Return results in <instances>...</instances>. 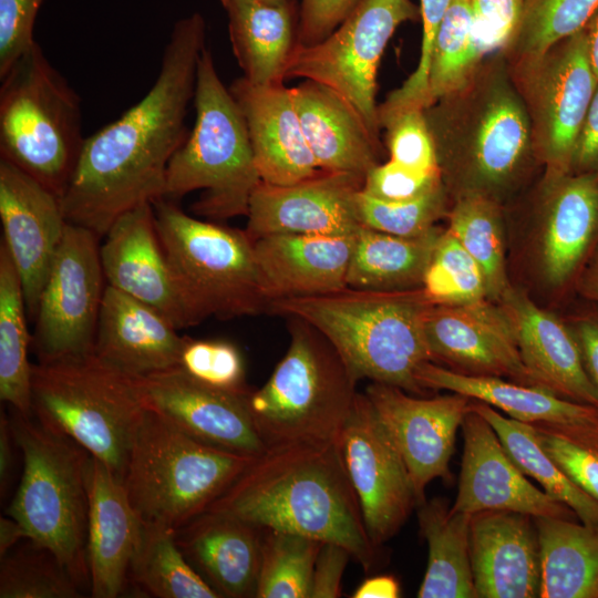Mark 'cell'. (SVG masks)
<instances>
[{
    "mask_svg": "<svg viewBox=\"0 0 598 598\" xmlns=\"http://www.w3.org/2000/svg\"><path fill=\"white\" fill-rule=\"evenodd\" d=\"M205 47L206 22L199 12L174 23L150 90L85 137L60 197L68 223L101 238L124 213L164 197L169 161L188 134L185 121Z\"/></svg>",
    "mask_w": 598,
    "mask_h": 598,
    "instance_id": "6da1fadb",
    "label": "cell"
},
{
    "mask_svg": "<svg viewBox=\"0 0 598 598\" xmlns=\"http://www.w3.org/2000/svg\"><path fill=\"white\" fill-rule=\"evenodd\" d=\"M207 511L341 545L367 571L377 560L339 443L268 448Z\"/></svg>",
    "mask_w": 598,
    "mask_h": 598,
    "instance_id": "7a4b0ae2",
    "label": "cell"
},
{
    "mask_svg": "<svg viewBox=\"0 0 598 598\" xmlns=\"http://www.w3.org/2000/svg\"><path fill=\"white\" fill-rule=\"evenodd\" d=\"M441 177L456 196L497 200L520 175L532 151L529 115L503 65H481L462 89L423 110Z\"/></svg>",
    "mask_w": 598,
    "mask_h": 598,
    "instance_id": "3957f363",
    "label": "cell"
},
{
    "mask_svg": "<svg viewBox=\"0 0 598 598\" xmlns=\"http://www.w3.org/2000/svg\"><path fill=\"white\" fill-rule=\"evenodd\" d=\"M434 303L422 287L406 290H341L270 302L269 313L299 318L338 351L354 378L425 391L417 369L432 362L424 323Z\"/></svg>",
    "mask_w": 598,
    "mask_h": 598,
    "instance_id": "277c9868",
    "label": "cell"
},
{
    "mask_svg": "<svg viewBox=\"0 0 598 598\" xmlns=\"http://www.w3.org/2000/svg\"><path fill=\"white\" fill-rule=\"evenodd\" d=\"M152 204L185 328L210 317L269 313L254 243L245 230L192 217L171 199Z\"/></svg>",
    "mask_w": 598,
    "mask_h": 598,
    "instance_id": "5b68a950",
    "label": "cell"
},
{
    "mask_svg": "<svg viewBox=\"0 0 598 598\" xmlns=\"http://www.w3.org/2000/svg\"><path fill=\"white\" fill-rule=\"evenodd\" d=\"M23 470L7 514L28 540L48 549L74 581L90 586L87 472L92 455L72 439L14 411L10 419Z\"/></svg>",
    "mask_w": 598,
    "mask_h": 598,
    "instance_id": "8992f818",
    "label": "cell"
},
{
    "mask_svg": "<svg viewBox=\"0 0 598 598\" xmlns=\"http://www.w3.org/2000/svg\"><path fill=\"white\" fill-rule=\"evenodd\" d=\"M256 458L198 440L146 406L122 483L143 523L177 530L206 512Z\"/></svg>",
    "mask_w": 598,
    "mask_h": 598,
    "instance_id": "52a82bcc",
    "label": "cell"
},
{
    "mask_svg": "<svg viewBox=\"0 0 598 598\" xmlns=\"http://www.w3.org/2000/svg\"><path fill=\"white\" fill-rule=\"evenodd\" d=\"M193 102L194 126L169 161L163 198L203 189L192 206L196 215L212 221L247 216L261 181L244 116L207 47L198 61Z\"/></svg>",
    "mask_w": 598,
    "mask_h": 598,
    "instance_id": "ba28073f",
    "label": "cell"
},
{
    "mask_svg": "<svg viewBox=\"0 0 598 598\" xmlns=\"http://www.w3.org/2000/svg\"><path fill=\"white\" fill-rule=\"evenodd\" d=\"M288 319L286 354L268 381L248 396L256 430L268 448L339 443L358 380L320 331L299 318Z\"/></svg>",
    "mask_w": 598,
    "mask_h": 598,
    "instance_id": "9c48e42d",
    "label": "cell"
},
{
    "mask_svg": "<svg viewBox=\"0 0 598 598\" xmlns=\"http://www.w3.org/2000/svg\"><path fill=\"white\" fill-rule=\"evenodd\" d=\"M32 415L100 461L123 482L146 405L138 381L94 353L32 364Z\"/></svg>",
    "mask_w": 598,
    "mask_h": 598,
    "instance_id": "30bf717a",
    "label": "cell"
},
{
    "mask_svg": "<svg viewBox=\"0 0 598 598\" xmlns=\"http://www.w3.org/2000/svg\"><path fill=\"white\" fill-rule=\"evenodd\" d=\"M0 80V159L61 197L85 140L76 92L37 42Z\"/></svg>",
    "mask_w": 598,
    "mask_h": 598,
    "instance_id": "8fae6325",
    "label": "cell"
},
{
    "mask_svg": "<svg viewBox=\"0 0 598 598\" xmlns=\"http://www.w3.org/2000/svg\"><path fill=\"white\" fill-rule=\"evenodd\" d=\"M420 19V7L412 0H360L327 38L311 45L296 43L286 79L300 78L332 89L380 141L375 97L380 61L395 30Z\"/></svg>",
    "mask_w": 598,
    "mask_h": 598,
    "instance_id": "7c38bea8",
    "label": "cell"
},
{
    "mask_svg": "<svg viewBox=\"0 0 598 598\" xmlns=\"http://www.w3.org/2000/svg\"><path fill=\"white\" fill-rule=\"evenodd\" d=\"M534 151L546 167L545 184L573 171L574 154L598 85L584 30L539 56L518 61Z\"/></svg>",
    "mask_w": 598,
    "mask_h": 598,
    "instance_id": "4fadbf2b",
    "label": "cell"
},
{
    "mask_svg": "<svg viewBox=\"0 0 598 598\" xmlns=\"http://www.w3.org/2000/svg\"><path fill=\"white\" fill-rule=\"evenodd\" d=\"M100 237L68 223L39 298L31 347L38 362L93 353L106 280Z\"/></svg>",
    "mask_w": 598,
    "mask_h": 598,
    "instance_id": "5bb4252c",
    "label": "cell"
},
{
    "mask_svg": "<svg viewBox=\"0 0 598 598\" xmlns=\"http://www.w3.org/2000/svg\"><path fill=\"white\" fill-rule=\"evenodd\" d=\"M344 466L375 547L394 537L417 501L404 460L365 393H358L340 435Z\"/></svg>",
    "mask_w": 598,
    "mask_h": 598,
    "instance_id": "9a60e30c",
    "label": "cell"
},
{
    "mask_svg": "<svg viewBox=\"0 0 598 598\" xmlns=\"http://www.w3.org/2000/svg\"><path fill=\"white\" fill-rule=\"evenodd\" d=\"M364 393L404 460L420 506L426 501L430 482L436 478L446 484L453 482L450 463L471 399L454 392L416 398L401 388L379 382H371Z\"/></svg>",
    "mask_w": 598,
    "mask_h": 598,
    "instance_id": "2e32d148",
    "label": "cell"
},
{
    "mask_svg": "<svg viewBox=\"0 0 598 598\" xmlns=\"http://www.w3.org/2000/svg\"><path fill=\"white\" fill-rule=\"evenodd\" d=\"M424 331L434 363L443 362L447 369L463 374L538 386L522 360L508 317L487 298L434 305L426 316Z\"/></svg>",
    "mask_w": 598,
    "mask_h": 598,
    "instance_id": "e0dca14e",
    "label": "cell"
},
{
    "mask_svg": "<svg viewBox=\"0 0 598 598\" xmlns=\"http://www.w3.org/2000/svg\"><path fill=\"white\" fill-rule=\"evenodd\" d=\"M137 381L145 405L189 435L255 457L268 450L249 411L251 390L238 392L214 388L178 367Z\"/></svg>",
    "mask_w": 598,
    "mask_h": 598,
    "instance_id": "ac0fdd59",
    "label": "cell"
},
{
    "mask_svg": "<svg viewBox=\"0 0 598 598\" xmlns=\"http://www.w3.org/2000/svg\"><path fill=\"white\" fill-rule=\"evenodd\" d=\"M461 429L464 446L457 493L451 506L454 512L473 515L496 509L578 519L567 505L530 483L480 413L470 408Z\"/></svg>",
    "mask_w": 598,
    "mask_h": 598,
    "instance_id": "d6986e66",
    "label": "cell"
},
{
    "mask_svg": "<svg viewBox=\"0 0 598 598\" xmlns=\"http://www.w3.org/2000/svg\"><path fill=\"white\" fill-rule=\"evenodd\" d=\"M363 182L323 171L291 185L260 182L250 197L245 231L251 240L274 234L357 235L363 227L355 205Z\"/></svg>",
    "mask_w": 598,
    "mask_h": 598,
    "instance_id": "ffe728a7",
    "label": "cell"
},
{
    "mask_svg": "<svg viewBox=\"0 0 598 598\" xmlns=\"http://www.w3.org/2000/svg\"><path fill=\"white\" fill-rule=\"evenodd\" d=\"M0 218L2 243L18 270L28 316L34 319L68 224L60 197L14 165L0 159Z\"/></svg>",
    "mask_w": 598,
    "mask_h": 598,
    "instance_id": "44dd1931",
    "label": "cell"
},
{
    "mask_svg": "<svg viewBox=\"0 0 598 598\" xmlns=\"http://www.w3.org/2000/svg\"><path fill=\"white\" fill-rule=\"evenodd\" d=\"M229 91L244 116L260 181L291 185L321 172L283 84L255 85L243 76Z\"/></svg>",
    "mask_w": 598,
    "mask_h": 598,
    "instance_id": "7402d4cb",
    "label": "cell"
},
{
    "mask_svg": "<svg viewBox=\"0 0 598 598\" xmlns=\"http://www.w3.org/2000/svg\"><path fill=\"white\" fill-rule=\"evenodd\" d=\"M471 561L478 598H535L540 555L534 518L511 511L472 515Z\"/></svg>",
    "mask_w": 598,
    "mask_h": 598,
    "instance_id": "603a6c76",
    "label": "cell"
},
{
    "mask_svg": "<svg viewBox=\"0 0 598 598\" xmlns=\"http://www.w3.org/2000/svg\"><path fill=\"white\" fill-rule=\"evenodd\" d=\"M100 258L106 285L153 307L176 329L185 328L152 203L130 209L112 224Z\"/></svg>",
    "mask_w": 598,
    "mask_h": 598,
    "instance_id": "cb8c5ba5",
    "label": "cell"
},
{
    "mask_svg": "<svg viewBox=\"0 0 598 598\" xmlns=\"http://www.w3.org/2000/svg\"><path fill=\"white\" fill-rule=\"evenodd\" d=\"M497 302L509 319L522 360L537 385L564 399L598 408V391L585 370L567 322L512 286Z\"/></svg>",
    "mask_w": 598,
    "mask_h": 598,
    "instance_id": "d4e9b609",
    "label": "cell"
},
{
    "mask_svg": "<svg viewBox=\"0 0 598 598\" xmlns=\"http://www.w3.org/2000/svg\"><path fill=\"white\" fill-rule=\"evenodd\" d=\"M538 234L544 278L554 288L575 281L598 241V173H569L545 184Z\"/></svg>",
    "mask_w": 598,
    "mask_h": 598,
    "instance_id": "484cf974",
    "label": "cell"
},
{
    "mask_svg": "<svg viewBox=\"0 0 598 598\" xmlns=\"http://www.w3.org/2000/svg\"><path fill=\"white\" fill-rule=\"evenodd\" d=\"M177 330L153 307L106 285L93 353L141 379L178 365L185 337Z\"/></svg>",
    "mask_w": 598,
    "mask_h": 598,
    "instance_id": "4316f807",
    "label": "cell"
},
{
    "mask_svg": "<svg viewBox=\"0 0 598 598\" xmlns=\"http://www.w3.org/2000/svg\"><path fill=\"white\" fill-rule=\"evenodd\" d=\"M357 235L274 234L252 240L269 301L341 290Z\"/></svg>",
    "mask_w": 598,
    "mask_h": 598,
    "instance_id": "83f0119b",
    "label": "cell"
},
{
    "mask_svg": "<svg viewBox=\"0 0 598 598\" xmlns=\"http://www.w3.org/2000/svg\"><path fill=\"white\" fill-rule=\"evenodd\" d=\"M87 561L94 598L118 597L128 580L143 522L123 483L92 456L87 472Z\"/></svg>",
    "mask_w": 598,
    "mask_h": 598,
    "instance_id": "f1b7e54d",
    "label": "cell"
},
{
    "mask_svg": "<svg viewBox=\"0 0 598 598\" xmlns=\"http://www.w3.org/2000/svg\"><path fill=\"white\" fill-rule=\"evenodd\" d=\"M416 379L425 391L448 390L560 435L598 430V408L564 399L540 386L496 377L463 374L434 362L423 363Z\"/></svg>",
    "mask_w": 598,
    "mask_h": 598,
    "instance_id": "f546056e",
    "label": "cell"
},
{
    "mask_svg": "<svg viewBox=\"0 0 598 598\" xmlns=\"http://www.w3.org/2000/svg\"><path fill=\"white\" fill-rule=\"evenodd\" d=\"M192 566L219 597H256L262 529L233 515L206 511L175 533Z\"/></svg>",
    "mask_w": 598,
    "mask_h": 598,
    "instance_id": "4dcf8cb0",
    "label": "cell"
},
{
    "mask_svg": "<svg viewBox=\"0 0 598 598\" xmlns=\"http://www.w3.org/2000/svg\"><path fill=\"white\" fill-rule=\"evenodd\" d=\"M290 89L319 168L364 178L379 164L381 143L355 109L339 93L315 81L305 80Z\"/></svg>",
    "mask_w": 598,
    "mask_h": 598,
    "instance_id": "1f68e13d",
    "label": "cell"
},
{
    "mask_svg": "<svg viewBox=\"0 0 598 598\" xmlns=\"http://www.w3.org/2000/svg\"><path fill=\"white\" fill-rule=\"evenodd\" d=\"M243 78L255 85L283 84L297 43L295 3L272 6L258 0H219Z\"/></svg>",
    "mask_w": 598,
    "mask_h": 598,
    "instance_id": "d6a6232c",
    "label": "cell"
},
{
    "mask_svg": "<svg viewBox=\"0 0 598 598\" xmlns=\"http://www.w3.org/2000/svg\"><path fill=\"white\" fill-rule=\"evenodd\" d=\"M416 508L420 532L429 547L426 571L416 596L478 598L471 561L472 515L454 512L440 496Z\"/></svg>",
    "mask_w": 598,
    "mask_h": 598,
    "instance_id": "836d02e7",
    "label": "cell"
},
{
    "mask_svg": "<svg viewBox=\"0 0 598 598\" xmlns=\"http://www.w3.org/2000/svg\"><path fill=\"white\" fill-rule=\"evenodd\" d=\"M540 555V598H598V526L533 517Z\"/></svg>",
    "mask_w": 598,
    "mask_h": 598,
    "instance_id": "e575fe53",
    "label": "cell"
},
{
    "mask_svg": "<svg viewBox=\"0 0 598 598\" xmlns=\"http://www.w3.org/2000/svg\"><path fill=\"white\" fill-rule=\"evenodd\" d=\"M442 231L435 226L416 237H400L362 227L355 237L348 287L365 290L421 288Z\"/></svg>",
    "mask_w": 598,
    "mask_h": 598,
    "instance_id": "d590c367",
    "label": "cell"
},
{
    "mask_svg": "<svg viewBox=\"0 0 598 598\" xmlns=\"http://www.w3.org/2000/svg\"><path fill=\"white\" fill-rule=\"evenodd\" d=\"M470 408L492 425L514 462L546 494L567 505L579 522L598 526V501L575 484L546 453L532 424L504 416L482 401L471 400Z\"/></svg>",
    "mask_w": 598,
    "mask_h": 598,
    "instance_id": "8d00e7d4",
    "label": "cell"
},
{
    "mask_svg": "<svg viewBox=\"0 0 598 598\" xmlns=\"http://www.w3.org/2000/svg\"><path fill=\"white\" fill-rule=\"evenodd\" d=\"M21 280L10 254L0 245V398L14 411L32 415V364L28 353L32 336L27 326Z\"/></svg>",
    "mask_w": 598,
    "mask_h": 598,
    "instance_id": "74e56055",
    "label": "cell"
},
{
    "mask_svg": "<svg viewBox=\"0 0 598 598\" xmlns=\"http://www.w3.org/2000/svg\"><path fill=\"white\" fill-rule=\"evenodd\" d=\"M175 533L143 523L128 570L132 581L157 598H220L185 557Z\"/></svg>",
    "mask_w": 598,
    "mask_h": 598,
    "instance_id": "f35d334b",
    "label": "cell"
},
{
    "mask_svg": "<svg viewBox=\"0 0 598 598\" xmlns=\"http://www.w3.org/2000/svg\"><path fill=\"white\" fill-rule=\"evenodd\" d=\"M447 230L480 265L486 282L487 299L498 301L511 285L497 200L481 194L456 196L450 212Z\"/></svg>",
    "mask_w": 598,
    "mask_h": 598,
    "instance_id": "ab89813d",
    "label": "cell"
},
{
    "mask_svg": "<svg viewBox=\"0 0 598 598\" xmlns=\"http://www.w3.org/2000/svg\"><path fill=\"white\" fill-rule=\"evenodd\" d=\"M483 59L473 40L470 0H452L432 51L425 107L465 86Z\"/></svg>",
    "mask_w": 598,
    "mask_h": 598,
    "instance_id": "60d3db41",
    "label": "cell"
},
{
    "mask_svg": "<svg viewBox=\"0 0 598 598\" xmlns=\"http://www.w3.org/2000/svg\"><path fill=\"white\" fill-rule=\"evenodd\" d=\"M322 543L301 534L262 529L256 598H310Z\"/></svg>",
    "mask_w": 598,
    "mask_h": 598,
    "instance_id": "b9f144b4",
    "label": "cell"
},
{
    "mask_svg": "<svg viewBox=\"0 0 598 598\" xmlns=\"http://www.w3.org/2000/svg\"><path fill=\"white\" fill-rule=\"evenodd\" d=\"M598 0H525L522 19L508 49L519 60L533 59L584 29Z\"/></svg>",
    "mask_w": 598,
    "mask_h": 598,
    "instance_id": "7bdbcfd3",
    "label": "cell"
},
{
    "mask_svg": "<svg viewBox=\"0 0 598 598\" xmlns=\"http://www.w3.org/2000/svg\"><path fill=\"white\" fill-rule=\"evenodd\" d=\"M1 557L0 598H79L81 587L45 548L32 542Z\"/></svg>",
    "mask_w": 598,
    "mask_h": 598,
    "instance_id": "ee69618b",
    "label": "cell"
},
{
    "mask_svg": "<svg viewBox=\"0 0 598 598\" xmlns=\"http://www.w3.org/2000/svg\"><path fill=\"white\" fill-rule=\"evenodd\" d=\"M422 289L434 305H456L487 298L480 265L447 229L437 239Z\"/></svg>",
    "mask_w": 598,
    "mask_h": 598,
    "instance_id": "f6af8a7d",
    "label": "cell"
},
{
    "mask_svg": "<svg viewBox=\"0 0 598 598\" xmlns=\"http://www.w3.org/2000/svg\"><path fill=\"white\" fill-rule=\"evenodd\" d=\"M444 185L417 198L404 202H383L359 190L357 213L363 227L400 237H416L435 227L446 210Z\"/></svg>",
    "mask_w": 598,
    "mask_h": 598,
    "instance_id": "bcb514c9",
    "label": "cell"
},
{
    "mask_svg": "<svg viewBox=\"0 0 598 598\" xmlns=\"http://www.w3.org/2000/svg\"><path fill=\"white\" fill-rule=\"evenodd\" d=\"M385 130L390 159L409 168L441 174L435 146L423 109L410 107L379 114Z\"/></svg>",
    "mask_w": 598,
    "mask_h": 598,
    "instance_id": "7dc6e473",
    "label": "cell"
},
{
    "mask_svg": "<svg viewBox=\"0 0 598 598\" xmlns=\"http://www.w3.org/2000/svg\"><path fill=\"white\" fill-rule=\"evenodd\" d=\"M177 367L214 388L238 392L249 390L245 382L241 354L228 341L185 337Z\"/></svg>",
    "mask_w": 598,
    "mask_h": 598,
    "instance_id": "c3c4849f",
    "label": "cell"
},
{
    "mask_svg": "<svg viewBox=\"0 0 598 598\" xmlns=\"http://www.w3.org/2000/svg\"><path fill=\"white\" fill-rule=\"evenodd\" d=\"M451 2L452 0H420L423 33L417 66L399 89L388 95L382 103L383 109L396 111L409 107H425L432 51L439 28Z\"/></svg>",
    "mask_w": 598,
    "mask_h": 598,
    "instance_id": "681fc988",
    "label": "cell"
},
{
    "mask_svg": "<svg viewBox=\"0 0 598 598\" xmlns=\"http://www.w3.org/2000/svg\"><path fill=\"white\" fill-rule=\"evenodd\" d=\"M533 426L546 453L575 484L598 501V437L573 440Z\"/></svg>",
    "mask_w": 598,
    "mask_h": 598,
    "instance_id": "f907efd6",
    "label": "cell"
},
{
    "mask_svg": "<svg viewBox=\"0 0 598 598\" xmlns=\"http://www.w3.org/2000/svg\"><path fill=\"white\" fill-rule=\"evenodd\" d=\"M525 0H470L473 40L485 58L508 49L517 32Z\"/></svg>",
    "mask_w": 598,
    "mask_h": 598,
    "instance_id": "816d5d0a",
    "label": "cell"
},
{
    "mask_svg": "<svg viewBox=\"0 0 598 598\" xmlns=\"http://www.w3.org/2000/svg\"><path fill=\"white\" fill-rule=\"evenodd\" d=\"M442 185L441 174L415 171L389 159L365 175L362 192L383 202H404Z\"/></svg>",
    "mask_w": 598,
    "mask_h": 598,
    "instance_id": "f5cc1de1",
    "label": "cell"
},
{
    "mask_svg": "<svg viewBox=\"0 0 598 598\" xmlns=\"http://www.w3.org/2000/svg\"><path fill=\"white\" fill-rule=\"evenodd\" d=\"M43 0H0V79L34 43L33 25Z\"/></svg>",
    "mask_w": 598,
    "mask_h": 598,
    "instance_id": "db71d44e",
    "label": "cell"
},
{
    "mask_svg": "<svg viewBox=\"0 0 598 598\" xmlns=\"http://www.w3.org/2000/svg\"><path fill=\"white\" fill-rule=\"evenodd\" d=\"M360 0H301L298 8L297 43L311 45L327 38Z\"/></svg>",
    "mask_w": 598,
    "mask_h": 598,
    "instance_id": "11a10c76",
    "label": "cell"
},
{
    "mask_svg": "<svg viewBox=\"0 0 598 598\" xmlns=\"http://www.w3.org/2000/svg\"><path fill=\"white\" fill-rule=\"evenodd\" d=\"M350 551L341 545L323 542L315 563L310 598H337L341 596V581Z\"/></svg>",
    "mask_w": 598,
    "mask_h": 598,
    "instance_id": "9f6ffc18",
    "label": "cell"
},
{
    "mask_svg": "<svg viewBox=\"0 0 598 598\" xmlns=\"http://www.w3.org/2000/svg\"><path fill=\"white\" fill-rule=\"evenodd\" d=\"M590 303L566 322L578 344L585 370L598 391V305Z\"/></svg>",
    "mask_w": 598,
    "mask_h": 598,
    "instance_id": "6f0895ef",
    "label": "cell"
},
{
    "mask_svg": "<svg viewBox=\"0 0 598 598\" xmlns=\"http://www.w3.org/2000/svg\"><path fill=\"white\" fill-rule=\"evenodd\" d=\"M573 173H598V85L577 141Z\"/></svg>",
    "mask_w": 598,
    "mask_h": 598,
    "instance_id": "680465c9",
    "label": "cell"
},
{
    "mask_svg": "<svg viewBox=\"0 0 598 598\" xmlns=\"http://www.w3.org/2000/svg\"><path fill=\"white\" fill-rule=\"evenodd\" d=\"M16 440L12 433L10 419L1 413L0 417V488L1 495L6 493L14 463L13 445Z\"/></svg>",
    "mask_w": 598,
    "mask_h": 598,
    "instance_id": "91938a15",
    "label": "cell"
},
{
    "mask_svg": "<svg viewBox=\"0 0 598 598\" xmlns=\"http://www.w3.org/2000/svg\"><path fill=\"white\" fill-rule=\"evenodd\" d=\"M574 288L585 300L598 305V241L580 270Z\"/></svg>",
    "mask_w": 598,
    "mask_h": 598,
    "instance_id": "94428289",
    "label": "cell"
},
{
    "mask_svg": "<svg viewBox=\"0 0 598 598\" xmlns=\"http://www.w3.org/2000/svg\"><path fill=\"white\" fill-rule=\"evenodd\" d=\"M353 598H398L400 585L393 576L382 575L365 579L352 595Z\"/></svg>",
    "mask_w": 598,
    "mask_h": 598,
    "instance_id": "6125c7cd",
    "label": "cell"
},
{
    "mask_svg": "<svg viewBox=\"0 0 598 598\" xmlns=\"http://www.w3.org/2000/svg\"><path fill=\"white\" fill-rule=\"evenodd\" d=\"M22 539H28L24 527L10 516L0 517V557L8 554Z\"/></svg>",
    "mask_w": 598,
    "mask_h": 598,
    "instance_id": "be15d7a7",
    "label": "cell"
},
{
    "mask_svg": "<svg viewBox=\"0 0 598 598\" xmlns=\"http://www.w3.org/2000/svg\"><path fill=\"white\" fill-rule=\"evenodd\" d=\"M582 30L586 35L589 60L598 78V9Z\"/></svg>",
    "mask_w": 598,
    "mask_h": 598,
    "instance_id": "e7e4bbea",
    "label": "cell"
},
{
    "mask_svg": "<svg viewBox=\"0 0 598 598\" xmlns=\"http://www.w3.org/2000/svg\"><path fill=\"white\" fill-rule=\"evenodd\" d=\"M260 2L272 4V6H283L289 3H295L293 0H258Z\"/></svg>",
    "mask_w": 598,
    "mask_h": 598,
    "instance_id": "03108f58",
    "label": "cell"
}]
</instances>
